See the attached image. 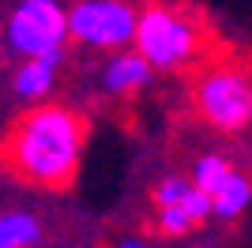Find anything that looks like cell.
<instances>
[{"mask_svg":"<svg viewBox=\"0 0 252 248\" xmlns=\"http://www.w3.org/2000/svg\"><path fill=\"white\" fill-rule=\"evenodd\" d=\"M68 8L61 0H19L4 23V45L19 57H45L68 41Z\"/></svg>","mask_w":252,"mask_h":248,"instance_id":"277c9868","label":"cell"},{"mask_svg":"<svg viewBox=\"0 0 252 248\" xmlns=\"http://www.w3.org/2000/svg\"><path fill=\"white\" fill-rule=\"evenodd\" d=\"M203 23L189 8L177 4H147L139 11L136 49L155 64L158 72H177L200 57Z\"/></svg>","mask_w":252,"mask_h":248,"instance_id":"7a4b0ae2","label":"cell"},{"mask_svg":"<svg viewBox=\"0 0 252 248\" xmlns=\"http://www.w3.org/2000/svg\"><path fill=\"white\" fill-rule=\"evenodd\" d=\"M158 68L143 57V53H113L109 61H105V68H102V91H109V94H136V91H143L151 83V75H155Z\"/></svg>","mask_w":252,"mask_h":248,"instance_id":"8992f818","label":"cell"},{"mask_svg":"<svg viewBox=\"0 0 252 248\" xmlns=\"http://www.w3.org/2000/svg\"><path fill=\"white\" fill-rule=\"evenodd\" d=\"M38 237H42V226L34 215H27V211L0 215V248H31Z\"/></svg>","mask_w":252,"mask_h":248,"instance_id":"9c48e42d","label":"cell"},{"mask_svg":"<svg viewBox=\"0 0 252 248\" xmlns=\"http://www.w3.org/2000/svg\"><path fill=\"white\" fill-rule=\"evenodd\" d=\"M68 31L91 49H128L136 45L139 11L128 0H75L68 8Z\"/></svg>","mask_w":252,"mask_h":248,"instance_id":"5b68a950","label":"cell"},{"mask_svg":"<svg viewBox=\"0 0 252 248\" xmlns=\"http://www.w3.org/2000/svg\"><path fill=\"white\" fill-rule=\"evenodd\" d=\"M196 109L219 132H241L252 121V68L241 61H219L196 79Z\"/></svg>","mask_w":252,"mask_h":248,"instance_id":"3957f363","label":"cell"},{"mask_svg":"<svg viewBox=\"0 0 252 248\" xmlns=\"http://www.w3.org/2000/svg\"><path fill=\"white\" fill-rule=\"evenodd\" d=\"M230 173H233V169H230V162H226V158H219V155H203L200 162L192 165V185L215 196V192L226 185V177H230Z\"/></svg>","mask_w":252,"mask_h":248,"instance_id":"30bf717a","label":"cell"},{"mask_svg":"<svg viewBox=\"0 0 252 248\" xmlns=\"http://www.w3.org/2000/svg\"><path fill=\"white\" fill-rule=\"evenodd\" d=\"M117 248H151L147 241H139V237H128V241H121Z\"/></svg>","mask_w":252,"mask_h":248,"instance_id":"8fae6325","label":"cell"},{"mask_svg":"<svg viewBox=\"0 0 252 248\" xmlns=\"http://www.w3.org/2000/svg\"><path fill=\"white\" fill-rule=\"evenodd\" d=\"M83 121L64 105H34L4 135V165L38 188H68L83 155Z\"/></svg>","mask_w":252,"mask_h":248,"instance_id":"6da1fadb","label":"cell"},{"mask_svg":"<svg viewBox=\"0 0 252 248\" xmlns=\"http://www.w3.org/2000/svg\"><path fill=\"white\" fill-rule=\"evenodd\" d=\"M64 64V49H53L45 57H23L19 72L11 79V91L19 94L23 102H42L45 94L57 83V68Z\"/></svg>","mask_w":252,"mask_h":248,"instance_id":"52a82bcc","label":"cell"},{"mask_svg":"<svg viewBox=\"0 0 252 248\" xmlns=\"http://www.w3.org/2000/svg\"><path fill=\"white\" fill-rule=\"evenodd\" d=\"M211 199H215V218L230 222V218H237L245 207L252 203V181L245 173H230V177H226V185H222Z\"/></svg>","mask_w":252,"mask_h":248,"instance_id":"ba28073f","label":"cell"}]
</instances>
